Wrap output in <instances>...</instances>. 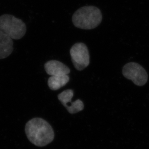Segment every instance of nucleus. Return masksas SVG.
Listing matches in <instances>:
<instances>
[{"mask_svg": "<svg viewBox=\"0 0 149 149\" xmlns=\"http://www.w3.org/2000/svg\"><path fill=\"white\" fill-rule=\"evenodd\" d=\"M25 131L30 141L36 146H45L54 138L52 126L41 118H34L29 120L25 125Z\"/></svg>", "mask_w": 149, "mask_h": 149, "instance_id": "1", "label": "nucleus"}, {"mask_svg": "<svg viewBox=\"0 0 149 149\" xmlns=\"http://www.w3.org/2000/svg\"><path fill=\"white\" fill-rule=\"evenodd\" d=\"M102 15L99 9L93 6H87L77 10L72 17L74 26L84 30L97 27L102 22Z\"/></svg>", "mask_w": 149, "mask_h": 149, "instance_id": "2", "label": "nucleus"}, {"mask_svg": "<svg viewBox=\"0 0 149 149\" xmlns=\"http://www.w3.org/2000/svg\"><path fill=\"white\" fill-rule=\"evenodd\" d=\"M26 24L22 19L11 15L0 16V30L12 39L22 38L26 33Z\"/></svg>", "mask_w": 149, "mask_h": 149, "instance_id": "3", "label": "nucleus"}, {"mask_svg": "<svg viewBox=\"0 0 149 149\" xmlns=\"http://www.w3.org/2000/svg\"><path fill=\"white\" fill-rule=\"evenodd\" d=\"M70 53L74 66L77 70H82L89 65L90 54L87 47L84 43L74 44L71 48Z\"/></svg>", "mask_w": 149, "mask_h": 149, "instance_id": "4", "label": "nucleus"}, {"mask_svg": "<svg viewBox=\"0 0 149 149\" xmlns=\"http://www.w3.org/2000/svg\"><path fill=\"white\" fill-rule=\"evenodd\" d=\"M122 73L126 79L132 80L137 86H141L148 81V74L145 69L139 63H129L123 66Z\"/></svg>", "mask_w": 149, "mask_h": 149, "instance_id": "5", "label": "nucleus"}, {"mask_svg": "<svg viewBox=\"0 0 149 149\" xmlns=\"http://www.w3.org/2000/svg\"><path fill=\"white\" fill-rule=\"evenodd\" d=\"M74 91L71 89L64 91L58 95V98L69 113L74 114L81 111L84 109V104L81 100L77 99L72 102Z\"/></svg>", "mask_w": 149, "mask_h": 149, "instance_id": "6", "label": "nucleus"}, {"mask_svg": "<svg viewBox=\"0 0 149 149\" xmlns=\"http://www.w3.org/2000/svg\"><path fill=\"white\" fill-rule=\"evenodd\" d=\"M44 68L46 73L51 76L67 75L70 72L68 66L58 61H49L45 64Z\"/></svg>", "mask_w": 149, "mask_h": 149, "instance_id": "7", "label": "nucleus"}, {"mask_svg": "<svg viewBox=\"0 0 149 149\" xmlns=\"http://www.w3.org/2000/svg\"><path fill=\"white\" fill-rule=\"evenodd\" d=\"M13 45V39L0 30V60L10 56L14 49Z\"/></svg>", "mask_w": 149, "mask_h": 149, "instance_id": "8", "label": "nucleus"}, {"mask_svg": "<svg viewBox=\"0 0 149 149\" xmlns=\"http://www.w3.org/2000/svg\"><path fill=\"white\" fill-rule=\"evenodd\" d=\"M70 77L67 75L51 76L47 81V84L52 90L56 91L68 84Z\"/></svg>", "mask_w": 149, "mask_h": 149, "instance_id": "9", "label": "nucleus"}]
</instances>
